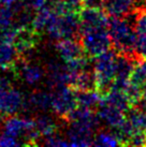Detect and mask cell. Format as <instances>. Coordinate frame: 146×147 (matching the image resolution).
Segmentation results:
<instances>
[{
  "instance_id": "obj_19",
  "label": "cell",
  "mask_w": 146,
  "mask_h": 147,
  "mask_svg": "<svg viewBox=\"0 0 146 147\" xmlns=\"http://www.w3.org/2000/svg\"><path fill=\"white\" fill-rule=\"evenodd\" d=\"M54 14H55L54 10L49 5V3H47L45 7L38 10L34 13V17H33L31 27L39 33H41L42 31H45L47 25L49 24L51 20L53 18Z\"/></svg>"
},
{
  "instance_id": "obj_30",
  "label": "cell",
  "mask_w": 146,
  "mask_h": 147,
  "mask_svg": "<svg viewBox=\"0 0 146 147\" xmlns=\"http://www.w3.org/2000/svg\"><path fill=\"white\" fill-rule=\"evenodd\" d=\"M22 0H0V5H4V7H12L15 5Z\"/></svg>"
},
{
  "instance_id": "obj_6",
  "label": "cell",
  "mask_w": 146,
  "mask_h": 147,
  "mask_svg": "<svg viewBox=\"0 0 146 147\" xmlns=\"http://www.w3.org/2000/svg\"><path fill=\"white\" fill-rule=\"evenodd\" d=\"M77 90L72 86H62L52 90V111L58 118L67 120L77 106Z\"/></svg>"
},
{
  "instance_id": "obj_23",
  "label": "cell",
  "mask_w": 146,
  "mask_h": 147,
  "mask_svg": "<svg viewBox=\"0 0 146 147\" xmlns=\"http://www.w3.org/2000/svg\"><path fill=\"white\" fill-rule=\"evenodd\" d=\"M131 83L139 86H144L146 84V59H140L138 61L133 72L129 80Z\"/></svg>"
},
{
  "instance_id": "obj_18",
  "label": "cell",
  "mask_w": 146,
  "mask_h": 147,
  "mask_svg": "<svg viewBox=\"0 0 146 147\" xmlns=\"http://www.w3.org/2000/svg\"><path fill=\"white\" fill-rule=\"evenodd\" d=\"M77 105L87 107V109H98L101 104L103 96L97 89L90 90H77Z\"/></svg>"
},
{
  "instance_id": "obj_22",
  "label": "cell",
  "mask_w": 146,
  "mask_h": 147,
  "mask_svg": "<svg viewBox=\"0 0 146 147\" xmlns=\"http://www.w3.org/2000/svg\"><path fill=\"white\" fill-rule=\"evenodd\" d=\"M93 145L101 147H114L122 145V143L114 131H99L95 134Z\"/></svg>"
},
{
  "instance_id": "obj_3",
  "label": "cell",
  "mask_w": 146,
  "mask_h": 147,
  "mask_svg": "<svg viewBox=\"0 0 146 147\" xmlns=\"http://www.w3.org/2000/svg\"><path fill=\"white\" fill-rule=\"evenodd\" d=\"M2 133L20 140L23 145H36V141L40 138L36 120L29 117L8 116L2 123Z\"/></svg>"
},
{
  "instance_id": "obj_14",
  "label": "cell",
  "mask_w": 146,
  "mask_h": 147,
  "mask_svg": "<svg viewBox=\"0 0 146 147\" xmlns=\"http://www.w3.org/2000/svg\"><path fill=\"white\" fill-rule=\"evenodd\" d=\"M55 49L61 60L65 62L85 55L81 42L76 41L75 39H62L57 41Z\"/></svg>"
},
{
  "instance_id": "obj_27",
  "label": "cell",
  "mask_w": 146,
  "mask_h": 147,
  "mask_svg": "<svg viewBox=\"0 0 146 147\" xmlns=\"http://www.w3.org/2000/svg\"><path fill=\"white\" fill-rule=\"evenodd\" d=\"M28 8H30L31 10H33L34 12H36L38 10L42 9L43 7H45L46 4L49 2V0H23Z\"/></svg>"
},
{
  "instance_id": "obj_21",
  "label": "cell",
  "mask_w": 146,
  "mask_h": 147,
  "mask_svg": "<svg viewBox=\"0 0 146 147\" xmlns=\"http://www.w3.org/2000/svg\"><path fill=\"white\" fill-rule=\"evenodd\" d=\"M72 87H74L76 90L96 89V76L93 70L87 68L76 73Z\"/></svg>"
},
{
  "instance_id": "obj_16",
  "label": "cell",
  "mask_w": 146,
  "mask_h": 147,
  "mask_svg": "<svg viewBox=\"0 0 146 147\" xmlns=\"http://www.w3.org/2000/svg\"><path fill=\"white\" fill-rule=\"evenodd\" d=\"M137 10V0H104V11L109 16H126Z\"/></svg>"
},
{
  "instance_id": "obj_26",
  "label": "cell",
  "mask_w": 146,
  "mask_h": 147,
  "mask_svg": "<svg viewBox=\"0 0 146 147\" xmlns=\"http://www.w3.org/2000/svg\"><path fill=\"white\" fill-rule=\"evenodd\" d=\"M18 145H23L20 140L15 139L13 136L7 135L2 133V135H0V146L3 147H12V146H18Z\"/></svg>"
},
{
  "instance_id": "obj_20",
  "label": "cell",
  "mask_w": 146,
  "mask_h": 147,
  "mask_svg": "<svg viewBox=\"0 0 146 147\" xmlns=\"http://www.w3.org/2000/svg\"><path fill=\"white\" fill-rule=\"evenodd\" d=\"M36 120V126L38 129V132L40 136H46V135L53 133L58 129V123L57 119L51 115L46 114V113H42V114L38 115Z\"/></svg>"
},
{
  "instance_id": "obj_12",
  "label": "cell",
  "mask_w": 146,
  "mask_h": 147,
  "mask_svg": "<svg viewBox=\"0 0 146 147\" xmlns=\"http://www.w3.org/2000/svg\"><path fill=\"white\" fill-rule=\"evenodd\" d=\"M40 33L36 32L32 27H24L17 30L16 37L14 40V45L20 52V57L23 55L29 54L39 42Z\"/></svg>"
},
{
  "instance_id": "obj_24",
  "label": "cell",
  "mask_w": 146,
  "mask_h": 147,
  "mask_svg": "<svg viewBox=\"0 0 146 147\" xmlns=\"http://www.w3.org/2000/svg\"><path fill=\"white\" fill-rule=\"evenodd\" d=\"M42 144L45 146H52V147H67L70 146L69 141L65 139L61 133L58 132V130L51 133V134L43 136Z\"/></svg>"
},
{
  "instance_id": "obj_1",
  "label": "cell",
  "mask_w": 146,
  "mask_h": 147,
  "mask_svg": "<svg viewBox=\"0 0 146 147\" xmlns=\"http://www.w3.org/2000/svg\"><path fill=\"white\" fill-rule=\"evenodd\" d=\"M137 10L126 16H110L107 30L113 47L117 53L138 57L135 54L137 34L134 31V18ZM139 58V57H138Z\"/></svg>"
},
{
  "instance_id": "obj_10",
  "label": "cell",
  "mask_w": 146,
  "mask_h": 147,
  "mask_svg": "<svg viewBox=\"0 0 146 147\" xmlns=\"http://www.w3.org/2000/svg\"><path fill=\"white\" fill-rule=\"evenodd\" d=\"M97 115L101 123L112 129H116L126 119V115L124 111L104 102L103 99H102L101 104L97 109Z\"/></svg>"
},
{
  "instance_id": "obj_32",
  "label": "cell",
  "mask_w": 146,
  "mask_h": 147,
  "mask_svg": "<svg viewBox=\"0 0 146 147\" xmlns=\"http://www.w3.org/2000/svg\"><path fill=\"white\" fill-rule=\"evenodd\" d=\"M0 115H1V114H0Z\"/></svg>"
},
{
  "instance_id": "obj_28",
  "label": "cell",
  "mask_w": 146,
  "mask_h": 147,
  "mask_svg": "<svg viewBox=\"0 0 146 147\" xmlns=\"http://www.w3.org/2000/svg\"><path fill=\"white\" fill-rule=\"evenodd\" d=\"M82 8L104 10V0H83Z\"/></svg>"
},
{
  "instance_id": "obj_31",
  "label": "cell",
  "mask_w": 146,
  "mask_h": 147,
  "mask_svg": "<svg viewBox=\"0 0 146 147\" xmlns=\"http://www.w3.org/2000/svg\"><path fill=\"white\" fill-rule=\"evenodd\" d=\"M146 8V0H137V9Z\"/></svg>"
},
{
  "instance_id": "obj_5",
  "label": "cell",
  "mask_w": 146,
  "mask_h": 147,
  "mask_svg": "<svg viewBox=\"0 0 146 147\" xmlns=\"http://www.w3.org/2000/svg\"><path fill=\"white\" fill-rule=\"evenodd\" d=\"M80 42L84 53L90 58H96L113 46L107 27L87 30L80 33Z\"/></svg>"
},
{
  "instance_id": "obj_17",
  "label": "cell",
  "mask_w": 146,
  "mask_h": 147,
  "mask_svg": "<svg viewBox=\"0 0 146 147\" xmlns=\"http://www.w3.org/2000/svg\"><path fill=\"white\" fill-rule=\"evenodd\" d=\"M103 101L124 112H128L132 107V103L129 100L126 92L124 90L116 89V88H112L107 94H104Z\"/></svg>"
},
{
  "instance_id": "obj_7",
  "label": "cell",
  "mask_w": 146,
  "mask_h": 147,
  "mask_svg": "<svg viewBox=\"0 0 146 147\" xmlns=\"http://www.w3.org/2000/svg\"><path fill=\"white\" fill-rule=\"evenodd\" d=\"M67 129L66 136L69 141L70 146L73 147H87L93 145L95 141V129L85 123L70 121Z\"/></svg>"
},
{
  "instance_id": "obj_25",
  "label": "cell",
  "mask_w": 146,
  "mask_h": 147,
  "mask_svg": "<svg viewBox=\"0 0 146 147\" xmlns=\"http://www.w3.org/2000/svg\"><path fill=\"white\" fill-rule=\"evenodd\" d=\"M146 145V131L137 130L129 139L127 146H145Z\"/></svg>"
},
{
  "instance_id": "obj_8",
  "label": "cell",
  "mask_w": 146,
  "mask_h": 147,
  "mask_svg": "<svg viewBox=\"0 0 146 147\" xmlns=\"http://www.w3.org/2000/svg\"><path fill=\"white\" fill-rule=\"evenodd\" d=\"M25 97L18 89L8 87L0 89V114L2 116L15 115L24 110Z\"/></svg>"
},
{
  "instance_id": "obj_4",
  "label": "cell",
  "mask_w": 146,
  "mask_h": 147,
  "mask_svg": "<svg viewBox=\"0 0 146 147\" xmlns=\"http://www.w3.org/2000/svg\"><path fill=\"white\" fill-rule=\"evenodd\" d=\"M80 31L81 22L78 12H70L61 15L55 13L45 29L47 36L55 41L62 39H76Z\"/></svg>"
},
{
  "instance_id": "obj_2",
  "label": "cell",
  "mask_w": 146,
  "mask_h": 147,
  "mask_svg": "<svg viewBox=\"0 0 146 147\" xmlns=\"http://www.w3.org/2000/svg\"><path fill=\"white\" fill-rule=\"evenodd\" d=\"M117 51L109 49L97 56L93 61V70L96 76V89L104 96L112 89L116 75Z\"/></svg>"
},
{
  "instance_id": "obj_29",
  "label": "cell",
  "mask_w": 146,
  "mask_h": 147,
  "mask_svg": "<svg viewBox=\"0 0 146 147\" xmlns=\"http://www.w3.org/2000/svg\"><path fill=\"white\" fill-rule=\"evenodd\" d=\"M66 2H68V3L72 7L75 11H80L82 9V3H83V0H65Z\"/></svg>"
},
{
  "instance_id": "obj_9",
  "label": "cell",
  "mask_w": 146,
  "mask_h": 147,
  "mask_svg": "<svg viewBox=\"0 0 146 147\" xmlns=\"http://www.w3.org/2000/svg\"><path fill=\"white\" fill-rule=\"evenodd\" d=\"M109 15L104 10L100 9L82 8L78 11V17L81 22V32L91 30V29L103 28L107 27L109 24Z\"/></svg>"
},
{
  "instance_id": "obj_13",
  "label": "cell",
  "mask_w": 146,
  "mask_h": 147,
  "mask_svg": "<svg viewBox=\"0 0 146 147\" xmlns=\"http://www.w3.org/2000/svg\"><path fill=\"white\" fill-rule=\"evenodd\" d=\"M25 111L44 113L52 110V92L45 90H36L25 98Z\"/></svg>"
},
{
  "instance_id": "obj_11",
  "label": "cell",
  "mask_w": 146,
  "mask_h": 147,
  "mask_svg": "<svg viewBox=\"0 0 146 147\" xmlns=\"http://www.w3.org/2000/svg\"><path fill=\"white\" fill-rule=\"evenodd\" d=\"M15 72L27 85L30 86L36 85L46 75L45 70L43 68H41L40 65L23 61L22 58L15 67Z\"/></svg>"
},
{
  "instance_id": "obj_15",
  "label": "cell",
  "mask_w": 146,
  "mask_h": 147,
  "mask_svg": "<svg viewBox=\"0 0 146 147\" xmlns=\"http://www.w3.org/2000/svg\"><path fill=\"white\" fill-rule=\"evenodd\" d=\"M20 58V52L14 43L0 41V69L15 70Z\"/></svg>"
}]
</instances>
